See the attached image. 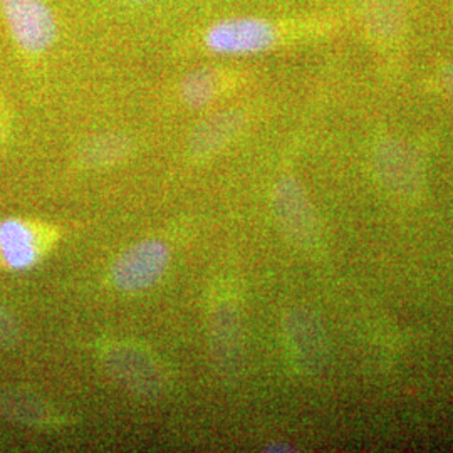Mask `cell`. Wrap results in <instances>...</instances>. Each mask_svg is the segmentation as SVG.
Returning <instances> with one entry per match:
<instances>
[{"label":"cell","mask_w":453,"mask_h":453,"mask_svg":"<svg viewBox=\"0 0 453 453\" xmlns=\"http://www.w3.org/2000/svg\"><path fill=\"white\" fill-rule=\"evenodd\" d=\"M103 368L119 387L143 400H157L168 389L157 357L140 346L116 342L103 355Z\"/></svg>","instance_id":"6da1fadb"},{"label":"cell","mask_w":453,"mask_h":453,"mask_svg":"<svg viewBox=\"0 0 453 453\" xmlns=\"http://www.w3.org/2000/svg\"><path fill=\"white\" fill-rule=\"evenodd\" d=\"M372 172L380 185L402 200H417L426 183L425 165L413 146L383 138L372 150Z\"/></svg>","instance_id":"7a4b0ae2"},{"label":"cell","mask_w":453,"mask_h":453,"mask_svg":"<svg viewBox=\"0 0 453 453\" xmlns=\"http://www.w3.org/2000/svg\"><path fill=\"white\" fill-rule=\"evenodd\" d=\"M277 42L274 24L254 16L226 17L203 33V46L217 56H254Z\"/></svg>","instance_id":"3957f363"},{"label":"cell","mask_w":453,"mask_h":453,"mask_svg":"<svg viewBox=\"0 0 453 453\" xmlns=\"http://www.w3.org/2000/svg\"><path fill=\"white\" fill-rule=\"evenodd\" d=\"M282 334L299 372L308 376L323 372L329 361V338L318 314L306 308L289 309L282 318Z\"/></svg>","instance_id":"277c9868"},{"label":"cell","mask_w":453,"mask_h":453,"mask_svg":"<svg viewBox=\"0 0 453 453\" xmlns=\"http://www.w3.org/2000/svg\"><path fill=\"white\" fill-rule=\"evenodd\" d=\"M273 211L288 241L299 249H312L319 241V224L304 187L294 177L275 183Z\"/></svg>","instance_id":"5b68a950"},{"label":"cell","mask_w":453,"mask_h":453,"mask_svg":"<svg viewBox=\"0 0 453 453\" xmlns=\"http://www.w3.org/2000/svg\"><path fill=\"white\" fill-rule=\"evenodd\" d=\"M7 29L19 48L41 54L58 39V20L46 0H0Z\"/></svg>","instance_id":"8992f818"},{"label":"cell","mask_w":453,"mask_h":453,"mask_svg":"<svg viewBox=\"0 0 453 453\" xmlns=\"http://www.w3.org/2000/svg\"><path fill=\"white\" fill-rule=\"evenodd\" d=\"M170 264V247L160 239L131 245L116 262L111 277L119 291L140 292L155 286Z\"/></svg>","instance_id":"52a82bcc"},{"label":"cell","mask_w":453,"mask_h":453,"mask_svg":"<svg viewBox=\"0 0 453 453\" xmlns=\"http://www.w3.org/2000/svg\"><path fill=\"white\" fill-rule=\"evenodd\" d=\"M211 351L224 376L235 378L242 366V327L237 309L220 304L211 316Z\"/></svg>","instance_id":"ba28073f"},{"label":"cell","mask_w":453,"mask_h":453,"mask_svg":"<svg viewBox=\"0 0 453 453\" xmlns=\"http://www.w3.org/2000/svg\"><path fill=\"white\" fill-rule=\"evenodd\" d=\"M245 125V116L239 110H226L222 113L211 114L202 121L194 131L188 151L194 158H207L228 145Z\"/></svg>","instance_id":"9c48e42d"},{"label":"cell","mask_w":453,"mask_h":453,"mask_svg":"<svg viewBox=\"0 0 453 453\" xmlns=\"http://www.w3.org/2000/svg\"><path fill=\"white\" fill-rule=\"evenodd\" d=\"M363 22L374 41H391L405 26L403 0H365Z\"/></svg>","instance_id":"30bf717a"},{"label":"cell","mask_w":453,"mask_h":453,"mask_svg":"<svg viewBox=\"0 0 453 453\" xmlns=\"http://www.w3.org/2000/svg\"><path fill=\"white\" fill-rule=\"evenodd\" d=\"M0 252L12 269H27L37 259L33 230L19 220L0 224Z\"/></svg>","instance_id":"8fae6325"},{"label":"cell","mask_w":453,"mask_h":453,"mask_svg":"<svg viewBox=\"0 0 453 453\" xmlns=\"http://www.w3.org/2000/svg\"><path fill=\"white\" fill-rule=\"evenodd\" d=\"M130 140L118 133H103L89 138L80 150V160L84 166L103 168L111 166L128 157Z\"/></svg>","instance_id":"7c38bea8"},{"label":"cell","mask_w":453,"mask_h":453,"mask_svg":"<svg viewBox=\"0 0 453 453\" xmlns=\"http://www.w3.org/2000/svg\"><path fill=\"white\" fill-rule=\"evenodd\" d=\"M180 93L190 108H205L217 96V78L211 69H195L183 78Z\"/></svg>","instance_id":"4fadbf2b"},{"label":"cell","mask_w":453,"mask_h":453,"mask_svg":"<svg viewBox=\"0 0 453 453\" xmlns=\"http://www.w3.org/2000/svg\"><path fill=\"white\" fill-rule=\"evenodd\" d=\"M20 338V331L14 318L0 308V346H11Z\"/></svg>","instance_id":"5bb4252c"},{"label":"cell","mask_w":453,"mask_h":453,"mask_svg":"<svg viewBox=\"0 0 453 453\" xmlns=\"http://www.w3.org/2000/svg\"><path fill=\"white\" fill-rule=\"evenodd\" d=\"M440 84L445 91V95L449 96L450 101H453V63L445 65L440 73Z\"/></svg>","instance_id":"9a60e30c"},{"label":"cell","mask_w":453,"mask_h":453,"mask_svg":"<svg viewBox=\"0 0 453 453\" xmlns=\"http://www.w3.org/2000/svg\"><path fill=\"white\" fill-rule=\"evenodd\" d=\"M294 449H292L291 445H288V443H271V445H267L265 447V452H292Z\"/></svg>","instance_id":"2e32d148"},{"label":"cell","mask_w":453,"mask_h":453,"mask_svg":"<svg viewBox=\"0 0 453 453\" xmlns=\"http://www.w3.org/2000/svg\"><path fill=\"white\" fill-rule=\"evenodd\" d=\"M127 2H136V4H142V2H150V0H127Z\"/></svg>","instance_id":"e0dca14e"}]
</instances>
